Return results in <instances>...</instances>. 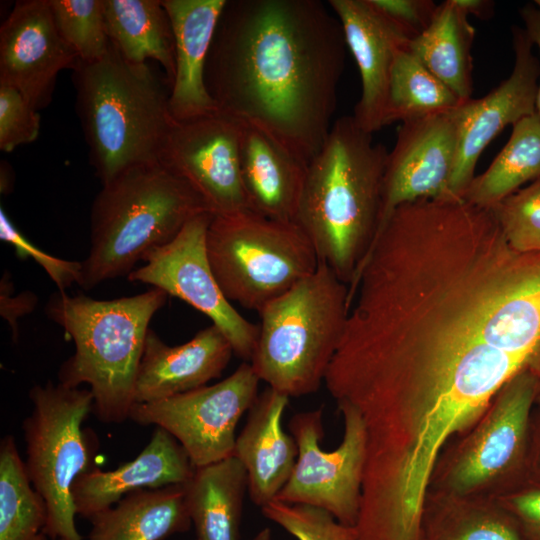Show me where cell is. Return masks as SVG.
Segmentation results:
<instances>
[{
	"instance_id": "obj_1",
	"label": "cell",
	"mask_w": 540,
	"mask_h": 540,
	"mask_svg": "<svg viewBox=\"0 0 540 540\" xmlns=\"http://www.w3.org/2000/svg\"><path fill=\"white\" fill-rule=\"evenodd\" d=\"M339 19L319 0H227L205 83L220 113L307 163L333 125L346 60Z\"/></svg>"
},
{
	"instance_id": "obj_2",
	"label": "cell",
	"mask_w": 540,
	"mask_h": 540,
	"mask_svg": "<svg viewBox=\"0 0 540 540\" xmlns=\"http://www.w3.org/2000/svg\"><path fill=\"white\" fill-rule=\"evenodd\" d=\"M387 157L373 134L343 116L307 164L295 223L348 286L378 229Z\"/></svg>"
},
{
	"instance_id": "obj_3",
	"label": "cell",
	"mask_w": 540,
	"mask_h": 540,
	"mask_svg": "<svg viewBox=\"0 0 540 540\" xmlns=\"http://www.w3.org/2000/svg\"><path fill=\"white\" fill-rule=\"evenodd\" d=\"M167 298L156 287L112 300L61 291L49 297L46 316L75 345L73 355L59 368L58 382L71 388L89 385L93 413L101 422L119 424L129 419L149 324Z\"/></svg>"
},
{
	"instance_id": "obj_4",
	"label": "cell",
	"mask_w": 540,
	"mask_h": 540,
	"mask_svg": "<svg viewBox=\"0 0 540 540\" xmlns=\"http://www.w3.org/2000/svg\"><path fill=\"white\" fill-rule=\"evenodd\" d=\"M72 78L90 164L102 184L130 167L159 161L175 120L170 92L148 63L126 61L110 42L99 60H79Z\"/></svg>"
},
{
	"instance_id": "obj_5",
	"label": "cell",
	"mask_w": 540,
	"mask_h": 540,
	"mask_svg": "<svg viewBox=\"0 0 540 540\" xmlns=\"http://www.w3.org/2000/svg\"><path fill=\"white\" fill-rule=\"evenodd\" d=\"M204 212L210 211L202 198L159 161L124 170L102 184L92 202L90 247L77 284L90 290L128 277L138 261Z\"/></svg>"
},
{
	"instance_id": "obj_6",
	"label": "cell",
	"mask_w": 540,
	"mask_h": 540,
	"mask_svg": "<svg viewBox=\"0 0 540 540\" xmlns=\"http://www.w3.org/2000/svg\"><path fill=\"white\" fill-rule=\"evenodd\" d=\"M349 287L324 262L259 312L250 364L260 381L289 397L324 382L349 311Z\"/></svg>"
},
{
	"instance_id": "obj_7",
	"label": "cell",
	"mask_w": 540,
	"mask_h": 540,
	"mask_svg": "<svg viewBox=\"0 0 540 540\" xmlns=\"http://www.w3.org/2000/svg\"><path fill=\"white\" fill-rule=\"evenodd\" d=\"M206 250L226 298L257 312L311 275L319 263L297 223L270 219L249 209L213 216Z\"/></svg>"
},
{
	"instance_id": "obj_8",
	"label": "cell",
	"mask_w": 540,
	"mask_h": 540,
	"mask_svg": "<svg viewBox=\"0 0 540 540\" xmlns=\"http://www.w3.org/2000/svg\"><path fill=\"white\" fill-rule=\"evenodd\" d=\"M29 397L32 411L22 424L25 467L47 505V535L83 540L75 524L72 486L80 475L98 468V439L83 426L93 412V395L89 389L47 382L33 386Z\"/></svg>"
},
{
	"instance_id": "obj_9",
	"label": "cell",
	"mask_w": 540,
	"mask_h": 540,
	"mask_svg": "<svg viewBox=\"0 0 540 540\" xmlns=\"http://www.w3.org/2000/svg\"><path fill=\"white\" fill-rule=\"evenodd\" d=\"M539 389L540 378L530 370L509 380L478 420L442 449L428 491L496 498L522 480Z\"/></svg>"
},
{
	"instance_id": "obj_10",
	"label": "cell",
	"mask_w": 540,
	"mask_h": 540,
	"mask_svg": "<svg viewBox=\"0 0 540 540\" xmlns=\"http://www.w3.org/2000/svg\"><path fill=\"white\" fill-rule=\"evenodd\" d=\"M344 419L339 446L324 451L323 407L299 412L289 421L298 456L287 483L275 500L328 511L340 523L355 527L361 505L366 461V434L358 412L338 404Z\"/></svg>"
},
{
	"instance_id": "obj_11",
	"label": "cell",
	"mask_w": 540,
	"mask_h": 540,
	"mask_svg": "<svg viewBox=\"0 0 540 540\" xmlns=\"http://www.w3.org/2000/svg\"><path fill=\"white\" fill-rule=\"evenodd\" d=\"M260 379L249 362L230 376L163 400L135 403L129 419L171 434L195 468L233 456L236 426L258 397Z\"/></svg>"
},
{
	"instance_id": "obj_12",
	"label": "cell",
	"mask_w": 540,
	"mask_h": 540,
	"mask_svg": "<svg viewBox=\"0 0 540 540\" xmlns=\"http://www.w3.org/2000/svg\"><path fill=\"white\" fill-rule=\"evenodd\" d=\"M213 216L210 212L195 216L171 242L148 253L145 264L127 278L159 288L206 315L229 340L234 354L250 362L259 326L236 310L211 269L206 234Z\"/></svg>"
},
{
	"instance_id": "obj_13",
	"label": "cell",
	"mask_w": 540,
	"mask_h": 540,
	"mask_svg": "<svg viewBox=\"0 0 540 540\" xmlns=\"http://www.w3.org/2000/svg\"><path fill=\"white\" fill-rule=\"evenodd\" d=\"M240 126L219 111L174 121L159 162L188 183L214 216L248 209L239 158Z\"/></svg>"
},
{
	"instance_id": "obj_14",
	"label": "cell",
	"mask_w": 540,
	"mask_h": 540,
	"mask_svg": "<svg viewBox=\"0 0 540 540\" xmlns=\"http://www.w3.org/2000/svg\"><path fill=\"white\" fill-rule=\"evenodd\" d=\"M514 65L511 74L487 95L463 101L451 111L457 128V153L450 181L454 196L463 197L475 167L489 143L508 125L536 111L540 62L524 28L513 26Z\"/></svg>"
},
{
	"instance_id": "obj_15",
	"label": "cell",
	"mask_w": 540,
	"mask_h": 540,
	"mask_svg": "<svg viewBox=\"0 0 540 540\" xmlns=\"http://www.w3.org/2000/svg\"><path fill=\"white\" fill-rule=\"evenodd\" d=\"M457 140L451 112L401 123L394 147L388 152L377 231L402 204L456 198L451 192L450 181Z\"/></svg>"
},
{
	"instance_id": "obj_16",
	"label": "cell",
	"mask_w": 540,
	"mask_h": 540,
	"mask_svg": "<svg viewBox=\"0 0 540 540\" xmlns=\"http://www.w3.org/2000/svg\"><path fill=\"white\" fill-rule=\"evenodd\" d=\"M78 61L48 0L16 2L0 27V83L18 90L38 111L51 102L59 73Z\"/></svg>"
},
{
	"instance_id": "obj_17",
	"label": "cell",
	"mask_w": 540,
	"mask_h": 540,
	"mask_svg": "<svg viewBox=\"0 0 540 540\" xmlns=\"http://www.w3.org/2000/svg\"><path fill=\"white\" fill-rule=\"evenodd\" d=\"M342 26L347 49L361 78L356 123L373 134L385 126L391 72L397 53L409 39L370 0H329Z\"/></svg>"
},
{
	"instance_id": "obj_18",
	"label": "cell",
	"mask_w": 540,
	"mask_h": 540,
	"mask_svg": "<svg viewBox=\"0 0 540 540\" xmlns=\"http://www.w3.org/2000/svg\"><path fill=\"white\" fill-rule=\"evenodd\" d=\"M233 348L214 324L189 341L169 346L149 329L135 383V403L163 400L207 385L221 376Z\"/></svg>"
},
{
	"instance_id": "obj_19",
	"label": "cell",
	"mask_w": 540,
	"mask_h": 540,
	"mask_svg": "<svg viewBox=\"0 0 540 540\" xmlns=\"http://www.w3.org/2000/svg\"><path fill=\"white\" fill-rule=\"evenodd\" d=\"M194 471L179 442L156 427L149 443L133 460L110 471L96 468L76 479L72 486L76 514L90 520L135 491L186 484Z\"/></svg>"
},
{
	"instance_id": "obj_20",
	"label": "cell",
	"mask_w": 540,
	"mask_h": 540,
	"mask_svg": "<svg viewBox=\"0 0 540 540\" xmlns=\"http://www.w3.org/2000/svg\"><path fill=\"white\" fill-rule=\"evenodd\" d=\"M227 0H162L174 34L175 72L169 106L176 121L218 112L205 83L213 37Z\"/></svg>"
},
{
	"instance_id": "obj_21",
	"label": "cell",
	"mask_w": 540,
	"mask_h": 540,
	"mask_svg": "<svg viewBox=\"0 0 540 540\" xmlns=\"http://www.w3.org/2000/svg\"><path fill=\"white\" fill-rule=\"evenodd\" d=\"M289 398L267 387L236 437L233 456L246 470L251 501L261 508L276 499L297 460V444L282 427Z\"/></svg>"
},
{
	"instance_id": "obj_22",
	"label": "cell",
	"mask_w": 540,
	"mask_h": 540,
	"mask_svg": "<svg viewBox=\"0 0 540 540\" xmlns=\"http://www.w3.org/2000/svg\"><path fill=\"white\" fill-rule=\"evenodd\" d=\"M238 123L240 173L248 209L270 219L295 222L307 163L261 130Z\"/></svg>"
},
{
	"instance_id": "obj_23",
	"label": "cell",
	"mask_w": 540,
	"mask_h": 540,
	"mask_svg": "<svg viewBox=\"0 0 540 540\" xmlns=\"http://www.w3.org/2000/svg\"><path fill=\"white\" fill-rule=\"evenodd\" d=\"M86 540H163L190 529L186 485L139 490L90 519Z\"/></svg>"
},
{
	"instance_id": "obj_24",
	"label": "cell",
	"mask_w": 540,
	"mask_h": 540,
	"mask_svg": "<svg viewBox=\"0 0 540 540\" xmlns=\"http://www.w3.org/2000/svg\"><path fill=\"white\" fill-rule=\"evenodd\" d=\"M197 540H239L247 473L234 456L195 468L185 484Z\"/></svg>"
},
{
	"instance_id": "obj_25",
	"label": "cell",
	"mask_w": 540,
	"mask_h": 540,
	"mask_svg": "<svg viewBox=\"0 0 540 540\" xmlns=\"http://www.w3.org/2000/svg\"><path fill=\"white\" fill-rule=\"evenodd\" d=\"M109 41L132 64L151 59L163 68L171 85L175 72V42L162 0H103Z\"/></svg>"
},
{
	"instance_id": "obj_26",
	"label": "cell",
	"mask_w": 540,
	"mask_h": 540,
	"mask_svg": "<svg viewBox=\"0 0 540 540\" xmlns=\"http://www.w3.org/2000/svg\"><path fill=\"white\" fill-rule=\"evenodd\" d=\"M420 540H524L519 527L494 498L428 491Z\"/></svg>"
},
{
	"instance_id": "obj_27",
	"label": "cell",
	"mask_w": 540,
	"mask_h": 540,
	"mask_svg": "<svg viewBox=\"0 0 540 540\" xmlns=\"http://www.w3.org/2000/svg\"><path fill=\"white\" fill-rule=\"evenodd\" d=\"M475 29L468 16L446 0L430 26L409 43L412 53L462 101L472 98V45Z\"/></svg>"
},
{
	"instance_id": "obj_28",
	"label": "cell",
	"mask_w": 540,
	"mask_h": 540,
	"mask_svg": "<svg viewBox=\"0 0 540 540\" xmlns=\"http://www.w3.org/2000/svg\"><path fill=\"white\" fill-rule=\"evenodd\" d=\"M508 142L490 166L475 176L463 198L492 209L530 182L540 180V117L537 113L514 124Z\"/></svg>"
},
{
	"instance_id": "obj_29",
	"label": "cell",
	"mask_w": 540,
	"mask_h": 540,
	"mask_svg": "<svg viewBox=\"0 0 540 540\" xmlns=\"http://www.w3.org/2000/svg\"><path fill=\"white\" fill-rule=\"evenodd\" d=\"M48 510L33 487L15 438L0 442V540H49Z\"/></svg>"
},
{
	"instance_id": "obj_30",
	"label": "cell",
	"mask_w": 540,
	"mask_h": 540,
	"mask_svg": "<svg viewBox=\"0 0 540 540\" xmlns=\"http://www.w3.org/2000/svg\"><path fill=\"white\" fill-rule=\"evenodd\" d=\"M462 102L426 68L409 46L397 53L389 84L385 126L448 113Z\"/></svg>"
},
{
	"instance_id": "obj_31",
	"label": "cell",
	"mask_w": 540,
	"mask_h": 540,
	"mask_svg": "<svg viewBox=\"0 0 540 540\" xmlns=\"http://www.w3.org/2000/svg\"><path fill=\"white\" fill-rule=\"evenodd\" d=\"M55 24L80 61L94 62L109 49L103 0H48Z\"/></svg>"
},
{
	"instance_id": "obj_32",
	"label": "cell",
	"mask_w": 540,
	"mask_h": 540,
	"mask_svg": "<svg viewBox=\"0 0 540 540\" xmlns=\"http://www.w3.org/2000/svg\"><path fill=\"white\" fill-rule=\"evenodd\" d=\"M492 209L514 250L540 253V180L519 189Z\"/></svg>"
},
{
	"instance_id": "obj_33",
	"label": "cell",
	"mask_w": 540,
	"mask_h": 540,
	"mask_svg": "<svg viewBox=\"0 0 540 540\" xmlns=\"http://www.w3.org/2000/svg\"><path fill=\"white\" fill-rule=\"evenodd\" d=\"M261 511L297 540H357L355 527L340 523L321 508L273 500Z\"/></svg>"
},
{
	"instance_id": "obj_34",
	"label": "cell",
	"mask_w": 540,
	"mask_h": 540,
	"mask_svg": "<svg viewBox=\"0 0 540 540\" xmlns=\"http://www.w3.org/2000/svg\"><path fill=\"white\" fill-rule=\"evenodd\" d=\"M40 131L38 111L15 88L0 83V150L12 152L35 141Z\"/></svg>"
},
{
	"instance_id": "obj_35",
	"label": "cell",
	"mask_w": 540,
	"mask_h": 540,
	"mask_svg": "<svg viewBox=\"0 0 540 540\" xmlns=\"http://www.w3.org/2000/svg\"><path fill=\"white\" fill-rule=\"evenodd\" d=\"M0 239L9 243L21 258L30 257L38 263L55 283L58 291L78 282L81 261H70L50 255L27 239L13 224L3 208L0 209Z\"/></svg>"
},
{
	"instance_id": "obj_36",
	"label": "cell",
	"mask_w": 540,
	"mask_h": 540,
	"mask_svg": "<svg viewBox=\"0 0 540 540\" xmlns=\"http://www.w3.org/2000/svg\"><path fill=\"white\" fill-rule=\"evenodd\" d=\"M494 499L514 518L524 540H540V482L523 477Z\"/></svg>"
},
{
	"instance_id": "obj_37",
	"label": "cell",
	"mask_w": 540,
	"mask_h": 540,
	"mask_svg": "<svg viewBox=\"0 0 540 540\" xmlns=\"http://www.w3.org/2000/svg\"><path fill=\"white\" fill-rule=\"evenodd\" d=\"M412 41L431 24L438 4L433 0H370Z\"/></svg>"
},
{
	"instance_id": "obj_38",
	"label": "cell",
	"mask_w": 540,
	"mask_h": 540,
	"mask_svg": "<svg viewBox=\"0 0 540 540\" xmlns=\"http://www.w3.org/2000/svg\"><path fill=\"white\" fill-rule=\"evenodd\" d=\"M38 303V297L30 291L15 294L9 273L4 272L0 281V314L7 320L13 340L18 336V319L30 314Z\"/></svg>"
},
{
	"instance_id": "obj_39",
	"label": "cell",
	"mask_w": 540,
	"mask_h": 540,
	"mask_svg": "<svg viewBox=\"0 0 540 540\" xmlns=\"http://www.w3.org/2000/svg\"><path fill=\"white\" fill-rule=\"evenodd\" d=\"M520 16L524 23V29L539 49L540 53V8L535 3H528L520 9ZM536 111L540 117V82L536 100Z\"/></svg>"
},
{
	"instance_id": "obj_40",
	"label": "cell",
	"mask_w": 540,
	"mask_h": 540,
	"mask_svg": "<svg viewBox=\"0 0 540 540\" xmlns=\"http://www.w3.org/2000/svg\"><path fill=\"white\" fill-rule=\"evenodd\" d=\"M455 4L469 17L488 19L494 14L495 2L491 0H454Z\"/></svg>"
},
{
	"instance_id": "obj_41",
	"label": "cell",
	"mask_w": 540,
	"mask_h": 540,
	"mask_svg": "<svg viewBox=\"0 0 540 540\" xmlns=\"http://www.w3.org/2000/svg\"><path fill=\"white\" fill-rule=\"evenodd\" d=\"M251 540H272V532L269 528L259 531Z\"/></svg>"
},
{
	"instance_id": "obj_42",
	"label": "cell",
	"mask_w": 540,
	"mask_h": 540,
	"mask_svg": "<svg viewBox=\"0 0 540 540\" xmlns=\"http://www.w3.org/2000/svg\"><path fill=\"white\" fill-rule=\"evenodd\" d=\"M534 3L540 8V0H535Z\"/></svg>"
},
{
	"instance_id": "obj_43",
	"label": "cell",
	"mask_w": 540,
	"mask_h": 540,
	"mask_svg": "<svg viewBox=\"0 0 540 540\" xmlns=\"http://www.w3.org/2000/svg\"><path fill=\"white\" fill-rule=\"evenodd\" d=\"M538 394H540V389H539V393H538Z\"/></svg>"
},
{
	"instance_id": "obj_44",
	"label": "cell",
	"mask_w": 540,
	"mask_h": 540,
	"mask_svg": "<svg viewBox=\"0 0 540 540\" xmlns=\"http://www.w3.org/2000/svg\"><path fill=\"white\" fill-rule=\"evenodd\" d=\"M57 540H62V539H57Z\"/></svg>"
}]
</instances>
